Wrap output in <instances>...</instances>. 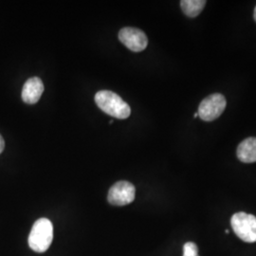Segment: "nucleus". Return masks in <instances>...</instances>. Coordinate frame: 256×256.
<instances>
[{
  "mask_svg": "<svg viewBox=\"0 0 256 256\" xmlns=\"http://www.w3.org/2000/svg\"><path fill=\"white\" fill-rule=\"evenodd\" d=\"M95 102L100 110L113 118L128 119L131 108L118 94L110 90H101L95 95Z\"/></svg>",
  "mask_w": 256,
  "mask_h": 256,
  "instance_id": "f257e3e1",
  "label": "nucleus"
},
{
  "mask_svg": "<svg viewBox=\"0 0 256 256\" xmlns=\"http://www.w3.org/2000/svg\"><path fill=\"white\" fill-rule=\"evenodd\" d=\"M54 239V226L48 218H40L34 224L28 236V246L38 254L48 250Z\"/></svg>",
  "mask_w": 256,
  "mask_h": 256,
  "instance_id": "f03ea898",
  "label": "nucleus"
},
{
  "mask_svg": "<svg viewBox=\"0 0 256 256\" xmlns=\"http://www.w3.org/2000/svg\"><path fill=\"white\" fill-rule=\"evenodd\" d=\"M230 225L234 232L242 241L256 242V216L244 212H239L232 216Z\"/></svg>",
  "mask_w": 256,
  "mask_h": 256,
  "instance_id": "7ed1b4c3",
  "label": "nucleus"
},
{
  "mask_svg": "<svg viewBox=\"0 0 256 256\" xmlns=\"http://www.w3.org/2000/svg\"><path fill=\"white\" fill-rule=\"evenodd\" d=\"M227 106L225 97L220 93H214L202 100L198 106V117L205 122L220 118Z\"/></svg>",
  "mask_w": 256,
  "mask_h": 256,
  "instance_id": "20e7f679",
  "label": "nucleus"
},
{
  "mask_svg": "<svg viewBox=\"0 0 256 256\" xmlns=\"http://www.w3.org/2000/svg\"><path fill=\"white\" fill-rule=\"evenodd\" d=\"M135 194L136 189L132 183L122 180L110 188L108 200L114 206H124L134 202Z\"/></svg>",
  "mask_w": 256,
  "mask_h": 256,
  "instance_id": "39448f33",
  "label": "nucleus"
},
{
  "mask_svg": "<svg viewBox=\"0 0 256 256\" xmlns=\"http://www.w3.org/2000/svg\"><path fill=\"white\" fill-rule=\"evenodd\" d=\"M120 41L131 52H140L146 48L148 38L146 34L140 28L126 27L119 32Z\"/></svg>",
  "mask_w": 256,
  "mask_h": 256,
  "instance_id": "423d86ee",
  "label": "nucleus"
},
{
  "mask_svg": "<svg viewBox=\"0 0 256 256\" xmlns=\"http://www.w3.org/2000/svg\"><path fill=\"white\" fill-rule=\"evenodd\" d=\"M44 92V84L38 77H32L24 84L22 90V100L28 104H34L40 100Z\"/></svg>",
  "mask_w": 256,
  "mask_h": 256,
  "instance_id": "0eeeda50",
  "label": "nucleus"
},
{
  "mask_svg": "<svg viewBox=\"0 0 256 256\" xmlns=\"http://www.w3.org/2000/svg\"><path fill=\"white\" fill-rule=\"evenodd\" d=\"M236 155L243 164L256 162V138H247L241 142L238 146Z\"/></svg>",
  "mask_w": 256,
  "mask_h": 256,
  "instance_id": "6e6552de",
  "label": "nucleus"
},
{
  "mask_svg": "<svg viewBox=\"0 0 256 256\" xmlns=\"http://www.w3.org/2000/svg\"><path fill=\"white\" fill-rule=\"evenodd\" d=\"M205 0H182L180 1V7L185 16L188 18H196L206 5Z\"/></svg>",
  "mask_w": 256,
  "mask_h": 256,
  "instance_id": "1a4fd4ad",
  "label": "nucleus"
},
{
  "mask_svg": "<svg viewBox=\"0 0 256 256\" xmlns=\"http://www.w3.org/2000/svg\"><path fill=\"white\" fill-rule=\"evenodd\" d=\"M183 256H200L198 248L194 242H187L183 246Z\"/></svg>",
  "mask_w": 256,
  "mask_h": 256,
  "instance_id": "9d476101",
  "label": "nucleus"
},
{
  "mask_svg": "<svg viewBox=\"0 0 256 256\" xmlns=\"http://www.w3.org/2000/svg\"><path fill=\"white\" fill-rule=\"evenodd\" d=\"M4 148H5V142H4V138L0 135V154L3 152Z\"/></svg>",
  "mask_w": 256,
  "mask_h": 256,
  "instance_id": "9b49d317",
  "label": "nucleus"
},
{
  "mask_svg": "<svg viewBox=\"0 0 256 256\" xmlns=\"http://www.w3.org/2000/svg\"><path fill=\"white\" fill-rule=\"evenodd\" d=\"M194 118H198V112L194 113Z\"/></svg>",
  "mask_w": 256,
  "mask_h": 256,
  "instance_id": "f8f14e48",
  "label": "nucleus"
},
{
  "mask_svg": "<svg viewBox=\"0 0 256 256\" xmlns=\"http://www.w3.org/2000/svg\"><path fill=\"white\" fill-rule=\"evenodd\" d=\"M254 20H256V9H254Z\"/></svg>",
  "mask_w": 256,
  "mask_h": 256,
  "instance_id": "ddd939ff",
  "label": "nucleus"
}]
</instances>
